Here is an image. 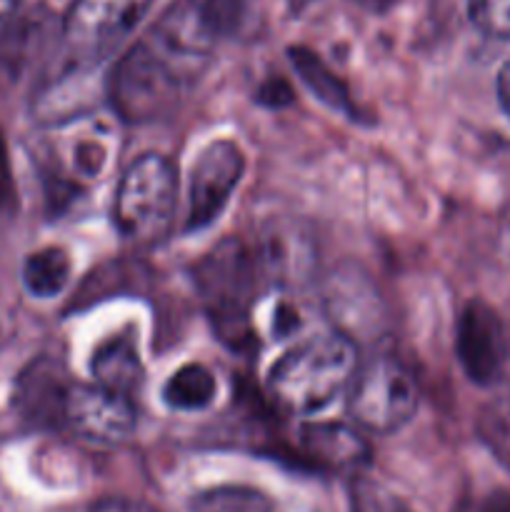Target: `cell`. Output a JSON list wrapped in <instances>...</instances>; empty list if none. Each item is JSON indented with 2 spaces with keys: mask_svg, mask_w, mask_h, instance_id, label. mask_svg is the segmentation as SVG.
Masks as SVG:
<instances>
[{
  "mask_svg": "<svg viewBox=\"0 0 510 512\" xmlns=\"http://www.w3.org/2000/svg\"><path fill=\"white\" fill-rule=\"evenodd\" d=\"M455 353L465 375L478 385H493L508 360V338L500 315L483 300H470L458 318Z\"/></svg>",
  "mask_w": 510,
  "mask_h": 512,
  "instance_id": "8",
  "label": "cell"
},
{
  "mask_svg": "<svg viewBox=\"0 0 510 512\" xmlns=\"http://www.w3.org/2000/svg\"><path fill=\"white\" fill-rule=\"evenodd\" d=\"M488 512H510V505L508 503H498V505H493V508H490Z\"/></svg>",
  "mask_w": 510,
  "mask_h": 512,
  "instance_id": "27",
  "label": "cell"
},
{
  "mask_svg": "<svg viewBox=\"0 0 510 512\" xmlns=\"http://www.w3.org/2000/svg\"><path fill=\"white\" fill-rule=\"evenodd\" d=\"M350 512H413L380 483L358 478L350 485Z\"/></svg>",
  "mask_w": 510,
  "mask_h": 512,
  "instance_id": "19",
  "label": "cell"
},
{
  "mask_svg": "<svg viewBox=\"0 0 510 512\" xmlns=\"http://www.w3.org/2000/svg\"><path fill=\"white\" fill-rule=\"evenodd\" d=\"M178 208V175L163 155L148 153L120 178L113 220L125 240L155 245L168 235Z\"/></svg>",
  "mask_w": 510,
  "mask_h": 512,
  "instance_id": "4",
  "label": "cell"
},
{
  "mask_svg": "<svg viewBox=\"0 0 510 512\" xmlns=\"http://www.w3.org/2000/svg\"><path fill=\"white\" fill-rule=\"evenodd\" d=\"M10 198V173H8V155H5V145L0 140V205Z\"/></svg>",
  "mask_w": 510,
  "mask_h": 512,
  "instance_id": "24",
  "label": "cell"
},
{
  "mask_svg": "<svg viewBox=\"0 0 510 512\" xmlns=\"http://www.w3.org/2000/svg\"><path fill=\"white\" fill-rule=\"evenodd\" d=\"M193 512H288L270 503L263 493L240 485H225L200 493L193 500Z\"/></svg>",
  "mask_w": 510,
  "mask_h": 512,
  "instance_id": "17",
  "label": "cell"
},
{
  "mask_svg": "<svg viewBox=\"0 0 510 512\" xmlns=\"http://www.w3.org/2000/svg\"><path fill=\"white\" fill-rule=\"evenodd\" d=\"M290 100H293V90L285 80H268L258 93V103L268 105V108H283Z\"/></svg>",
  "mask_w": 510,
  "mask_h": 512,
  "instance_id": "21",
  "label": "cell"
},
{
  "mask_svg": "<svg viewBox=\"0 0 510 512\" xmlns=\"http://www.w3.org/2000/svg\"><path fill=\"white\" fill-rule=\"evenodd\" d=\"M358 373L355 343L343 333H325L285 350L268 373V393L280 410L315 415L348 395Z\"/></svg>",
  "mask_w": 510,
  "mask_h": 512,
  "instance_id": "1",
  "label": "cell"
},
{
  "mask_svg": "<svg viewBox=\"0 0 510 512\" xmlns=\"http://www.w3.org/2000/svg\"><path fill=\"white\" fill-rule=\"evenodd\" d=\"M358 3L365 5L368 10H383V8H388L393 0H358Z\"/></svg>",
  "mask_w": 510,
  "mask_h": 512,
  "instance_id": "26",
  "label": "cell"
},
{
  "mask_svg": "<svg viewBox=\"0 0 510 512\" xmlns=\"http://www.w3.org/2000/svg\"><path fill=\"white\" fill-rule=\"evenodd\" d=\"M418 410V383L398 358H373L358 365L348 390V413L360 428L388 435L403 428Z\"/></svg>",
  "mask_w": 510,
  "mask_h": 512,
  "instance_id": "5",
  "label": "cell"
},
{
  "mask_svg": "<svg viewBox=\"0 0 510 512\" xmlns=\"http://www.w3.org/2000/svg\"><path fill=\"white\" fill-rule=\"evenodd\" d=\"M70 270H73L70 255L63 248L50 245V248H40L30 253L25 258L20 275H23L25 290L33 298L48 300L63 293L70 280Z\"/></svg>",
  "mask_w": 510,
  "mask_h": 512,
  "instance_id": "16",
  "label": "cell"
},
{
  "mask_svg": "<svg viewBox=\"0 0 510 512\" xmlns=\"http://www.w3.org/2000/svg\"><path fill=\"white\" fill-rule=\"evenodd\" d=\"M85 68L93 65H78L73 73L63 75V78L53 80L43 93L35 98V115L43 123H60V120H70L75 115H83L90 105L95 103V88L88 85V75Z\"/></svg>",
  "mask_w": 510,
  "mask_h": 512,
  "instance_id": "13",
  "label": "cell"
},
{
  "mask_svg": "<svg viewBox=\"0 0 510 512\" xmlns=\"http://www.w3.org/2000/svg\"><path fill=\"white\" fill-rule=\"evenodd\" d=\"M243 173L245 155L235 140L220 138L200 150L190 168L188 223H185L190 233L210 228L220 218Z\"/></svg>",
  "mask_w": 510,
  "mask_h": 512,
  "instance_id": "7",
  "label": "cell"
},
{
  "mask_svg": "<svg viewBox=\"0 0 510 512\" xmlns=\"http://www.w3.org/2000/svg\"><path fill=\"white\" fill-rule=\"evenodd\" d=\"M220 40L235 35L248 13V0H190Z\"/></svg>",
  "mask_w": 510,
  "mask_h": 512,
  "instance_id": "18",
  "label": "cell"
},
{
  "mask_svg": "<svg viewBox=\"0 0 510 512\" xmlns=\"http://www.w3.org/2000/svg\"><path fill=\"white\" fill-rule=\"evenodd\" d=\"M290 65H293L295 73L300 75L305 88L315 95L323 105H328L330 110L343 115H355L353 98L348 93V85L323 63L318 53L303 48V45H293L288 48Z\"/></svg>",
  "mask_w": 510,
  "mask_h": 512,
  "instance_id": "14",
  "label": "cell"
},
{
  "mask_svg": "<svg viewBox=\"0 0 510 512\" xmlns=\"http://www.w3.org/2000/svg\"><path fill=\"white\" fill-rule=\"evenodd\" d=\"M93 380L110 393L133 398L143 383V363H140L138 345L130 335H113L95 348L90 360Z\"/></svg>",
  "mask_w": 510,
  "mask_h": 512,
  "instance_id": "11",
  "label": "cell"
},
{
  "mask_svg": "<svg viewBox=\"0 0 510 512\" xmlns=\"http://www.w3.org/2000/svg\"><path fill=\"white\" fill-rule=\"evenodd\" d=\"M63 428L98 445H118L135 430L133 398L110 393L100 385L73 383L65 405Z\"/></svg>",
  "mask_w": 510,
  "mask_h": 512,
  "instance_id": "9",
  "label": "cell"
},
{
  "mask_svg": "<svg viewBox=\"0 0 510 512\" xmlns=\"http://www.w3.org/2000/svg\"><path fill=\"white\" fill-rule=\"evenodd\" d=\"M70 388L73 380L58 360L38 358L20 373L15 383V410L33 428H63Z\"/></svg>",
  "mask_w": 510,
  "mask_h": 512,
  "instance_id": "10",
  "label": "cell"
},
{
  "mask_svg": "<svg viewBox=\"0 0 510 512\" xmlns=\"http://www.w3.org/2000/svg\"><path fill=\"white\" fill-rule=\"evenodd\" d=\"M468 18L488 38H510V0H468Z\"/></svg>",
  "mask_w": 510,
  "mask_h": 512,
  "instance_id": "20",
  "label": "cell"
},
{
  "mask_svg": "<svg viewBox=\"0 0 510 512\" xmlns=\"http://www.w3.org/2000/svg\"><path fill=\"white\" fill-rule=\"evenodd\" d=\"M260 260L240 240L215 245L195 268V285L215 333L228 348L253 345V298L258 290Z\"/></svg>",
  "mask_w": 510,
  "mask_h": 512,
  "instance_id": "2",
  "label": "cell"
},
{
  "mask_svg": "<svg viewBox=\"0 0 510 512\" xmlns=\"http://www.w3.org/2000/svg\"><path fill=\"white\" fill-rule=\"evenodd\" d=\"M215 393H218L215 375L200 363H185L165 380L163 403L180 413H195L208 408L215 400Z\"/></svg>",
  "mask_w": 510,
  "mask_h": 512,
  "instance_id": "15",
  "label": "cell"
},
{
  "mask_svg": "<svg viewBox=\"0 0 510 512\" xmlns=\"http://www.w3.org/2000/svg\"><path fill=\"white\" fill-rule=\"evenodd\" d=\"M193 83V75L143 38L115 63L108 98L125 123H155L183 103Z\"/></svg>",
  "mask_w": 510,
  "mask_h": 512,
  "instance_id": "3",
  "label": "cell"
},
{
  "mask_svg": "<svg viewBox=\"0 0 510 512\" xmlns=\"http://www.w3.org/2000/svg\"><path fill=\"white\" fill-rule=\"evenodd\" d=\"M18 5H20V0H0V30H3L5 23L13 18V13Z\"/></svg>",
  "mask_w": 510,
  "mask_h": 512,
  "instance_id": "25",
  "label": "cell"
},
{
  "mask_svg": "<svg viewBox=\"0 0 510 512\" xmlns=\"http://www.w3.org/2000/svg\"><path fill=\"white\" fill-rule=\"evenodd\" d=\"M498 98H500V105H503V110L508 113V118H510V58H508V63L500 68Z\"/></svg>",
  "mask_w": 510,
  "mask_h": 512,
  "instance_id": "23",
  "label": "cell"
},
{
  "mask_svg": "<svg viewBox=\"0 0 510 512\" xmlns=\"http://www.w3.org/2000/svg\"><path fill=\"white\" fill-rule=\"evenodd\" d=\"M300 445L310 460L325 468H358L368 458V445L355 430L340 423L305 425L300 433Z\"/></svg>",
  "mask_w": 510,
  "mask_h": 512,
  "instance_id": "12",
  "label": "cell"
},
{
  "mask_svg": "<svg viewBox=\"0 0 510 512\" xmlns=\"http://www.w3.org/2000/svg\"><path fill=\"white\" fill-rule=\"evenodd\" d=\"M90 512H155L150 505L130 498H103L90 508Z\"/></svg>",
  "mask_w": 510,
  "mask_h": 512,
  "instance_id": "22",
  "label": "cell"
},
{
  "mask_svg": "<svg viewBox=\"0 0 510 512\" xmlns=\"http://www.w3.org/2000/svg\"><path fill=\"white\" fill-rule=\"evenodd\" d=\"M153 0H75L63 23V38L78 65H98L143 20Z\"/></svg>",
  "mask_w": 510,
  "mask_h": 512,
  "instance_id": "6",
  "label": "cell"
}]
</instances>
